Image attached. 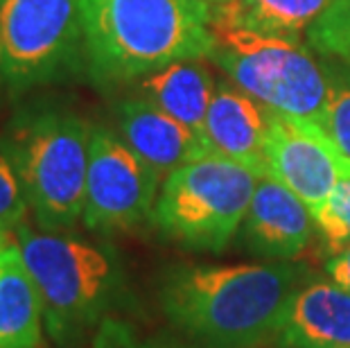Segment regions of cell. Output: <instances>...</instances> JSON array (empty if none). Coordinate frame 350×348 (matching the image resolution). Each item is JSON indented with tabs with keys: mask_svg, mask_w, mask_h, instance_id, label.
Returning a JSON list of instances; mask_svg holds the SVG:
<instances>
[{
	"mask_svg": "<svg viewBox=\"0 0 350 348\" xmlns=\"http://www.w3.org/2000/svg\"><path fill=\"white\" fill-rule=\"evenodd\" d=\"M305 269L287 260L181 265L161 283V308L176 328L208 348H249L280 332Z\"/></svg>",
	"mask_w": 350,
	"mask_h": 348,
	"instance_id": "cell-1",
	"label": "cell"
},
{
	"mask_svg": "<svg viewBox=\"0 0 350 348\" xmlns=\"http://www.w3.org/2000/svg\"><path fill=\"white\" fill-rule=\"evenodd\" d=\"M84 64L102 86L138 81L215 48L208 0H81Z\"/></svg>",
	"mask_w": 350,
	"mask_h": 348,
	"instance_id": "cell-2",
	"label": "cell"
},
{
	"mask_svg": "<svg viewBox=\"0 0 350 348\" xmlns=\"http://www.w3.org/2000/svg\"><path fill=\"white\" fill-rule=\"evenodd\" d=\"M14 235L39 292L48 337L57 348L91 342L126 296L124 267L116 249L59 231H36L27 222H21Z\"/></svg>",
	"mask_w": 350,
	"mask_h": 348,
	"instance_id": "cell-3",
	"label": "cell"
},
{
	"mask_svg": "<svg viewBox=\"0 0 350 348\" xmlns=\"http://www.w3.org/2000/svg\"><path fill=\"white\" fill-rule=\"evenodd\" d=\"M91 131L72 111L41 109L14 122L3 145L43 231L62 233L81 219Z\"/></svg>",
	"mask_w": 350,
	"mask_h": 348,
	"instance_id": "cell-4",
	"label": "cell"
},
{
	"mask_svg": "<svg viewBox=\"0 0 350 348\" xmlns=\"http://www.w3.org/2000/svg\"><path fill=\"white\" fill-rule=\"evenodd\" d=\"M213 34L208 59L235 86L278 113L323 127L327 72L310 46L230 27H213Z\"/></svg>",
	"mask_w": 350,
	"mask_h": 348,
	"instance_id": "cell-5",
	"label": "cell"
},
{
	"mask_svg": "<svg viewBox=\"0 0 350 348\" xmlns=\"http://www.w3.org/2000/svg\"><path fill=\"white\" fill-rule=\"evenodd\" d=\"M258 179L240 163L206 154L163 179L152 219L165 238L217 254L242 226Z\"/></svg>",
	"mask_w": 350,
	"mask_h": 348,
	"instance_id": "cell-6",
	"label": "cell"
},
{
	"mask_svg": "<svg viewBox=\"0 0 350 348\" xmlns=\"http://www.w3.org/2000/svg\"><path fill=\"white\" fill-rule=\"evenodd\" d=\"M84 66L81 0H0V81L14 93Z\"/></svg>",
	"mask_w": 350,
	"mask_h": 348,
	"instance_id": "cell-7",
	"label": "cell"
},
{
	"mask_svg": "<svg viewBox=\"0 0 350 348\" xmlns=\"http://www.w3.org/2000/svg\"><path fill=\"white\" fill-rule=\"evenodd\" d=\"M161 176L124 143L120 134L95 124L81 222L98 233L129 231L154 215Z\"/></svg>",
	"mask_w": 350,
	"mask_h": 348,
	"instance_id": "cell-8",
	"label": "cell"
},
{
	"mask_svg": "<svg viewBox=\"0 0 350 348\" xmlns=\"http://www.w3.org/2000/svg\"><path fill=\"white\" fill-rule=\"evenodd\" d=\"M267 161L269 176L301 197L312 213L321 209L344 176H350V159L323 127L273 109H269Z\"/></svg>",
	"mask_w": 350,
	"mask_h": 348,
	"instance_id": "cell-9",
	"label": "cell"
},
{
	"mask_svg": "<svg viewBox=\"0 0 350 348\" xmlns=\"http://www.w3.org/2000/svg\"><path fill=\"white\" fill-rule=\"evenodd\" d=\"M244 244L271 260H292L312 242L317 219L310 206L273 176H260L247 217Z\"/></svg>",
	"mask_w": 350,
	"mask_h": 348,
	"instance_id": "cell-10",
	"label": "cell"
},
{
	"mask_svg": "<svg viewBox=\"0 0 350 348\" xmlns=\"http://www.w3.org/2000/svg\"><path fill=\"white\" fill-rule=\"evenodd\" d=\"M267 131L269 107L244 93L240 86L217 81L204 122L208 152L240 163L258 176H269Z\"/></svg>",
	"mask_w": 350,
	"mask_h": 348,
	"instance_id": "cell-11",
	"label": "cell"
},
{
	"mask_svg": "<svg viewBox=\"0 0 350 348\" xmlns=\"http://www.w3.org/2000/svg\"><path fill=\"white\" fill-rule=\"evenodd\" d=\"M118 131L161 179L185 163L211 154L204 138L143 95L118 105Z\"/></svg>",
	"mask_w": 350,
	"mask_h": 348,
	"instance_id": "cell-12",
	"label": "cell"
},
{
	"mask_svg": "<svg viewBox=\"0 0 350 348\" xmlns=\"http://www.w3.org/2000/svg\"><path fill=\"white\" fill-rule=\"evenodd\" d=\"M278 335L289 348H350V292L334 280L301 287Z\"/></svg>",
	"mask_w": 350,
	"mask_h": 348,
	"instance_id": "cell-13",
	"label": "cell"
},
{
	"mask_svg": "<svg viewBox=\"0 0 350 348\" xmlns=\"http://www.w3.org/2000/svg\"><path fill=\"white\" fill-rule=\"evenodd\" d=\"M217 81L204 59H185L138 79V91L204 138V122Z\"/></svg>",
	"mask_w": 350,
	"mask_h": 348,
	"instance_id": "cell-14",
	"label": "cell"
},
{
	"mask_svg": "<svg viewBox=\"0 0 350 348\" xmlns=\"http://www.w3.org/2000/svg\"><path fill=\"white\" fill-rule=\"evenodd\" d=\"M43 310L18 242L0 256V348H41Z\"/></svg>",
	"mask_w": 350,
	"mask_h": 348,
	"instance_id": "cell-15",
	"label": "cell"
},
{
	"mask_svg": "<svg viewBox=\"0 0 350 348\" xmlns=\"http://www.w3.org/2000/svg\"><path fill=\"white\" fill-rule=\"evenodd\" d=\"M334 0H226L213 7V27L301 41Z\"/></svg>",
	"mask_w": 350,
	"mask_h": 348,
	"instance_id": "cell-16",
	"label": "cell"
},
{
	"mask_svg": "<svg viewBox=\"0 0 350 348\" xmlns=\"http://www.w3.org/2000/svg\"><path fill=\"white\" fill-rule=\"evenodd\" d=\"M327 72V107L323 129L334 145L350 159V62L325 59Z\"/></svg>",
	"mask_w": 350,
	"mask_h": 348,
	"instance_id": "cell-17",
	"label": "cell"
},
{
	"mask_svg": "<svg viewBox=\"0 0 350 348\" xmlns=\"http://www.w3.org/2000/svg\"><path fill=\"white\" fill-rule=\"evenodd\" d=\"M305 41L325 59L350 62V0H334L308 27Z\"/></svg>",
	"mask_w": 350,
	"mask_h": 348,
	"instance_id": "cell-18",
	"label": "cell"
},
{
	"mask_svg": "<svg viewBox=\"0 0 350 348\" xmlns=\"http://www.w3.org/2000/svg\"><path fill=\"white\" fill-rule=\"evenodd\" d=\"M314 219L330 254L350 247V176H344L332 188L321 209L314 213Z\"/></svg>",
	"mask_w": 350,
	"mask_h": 348,
	"instance_id": "cell-19",
	"label": "cell"
},
{
	"mask_svg": "<svg viewBox=\"0 0 350 348\" xmlns=\"http://www.w3.org/2000/svg\"><path fill=\"white\" fill-rule=\"evenodd\" d=\"M88 348H188L165 335H143L136 325L111 317L91 337Z\"/></svg>",
	"mask_w": 350,
	"mask_h": 348,
	"instance_id": "cell-20",
	"label": "cell"
},
{
	"mask_svg": "<svg viewBox=\"0 0 350 348\" xmlns=\"http://www.w3.org/2000/svg\"><path fill=\"white\" fill-rule=\"evenodd\" d=\"M27 211L29 206L23 192V183L18 179L12 157L0 145V226L14 231L21 222H25Z\"/></svg>",
	"mask_w": 350,
	"mask_h": 348,
	"instance_id": "cell-21",
	"label": "cell"
},
{
	"mask_svg": "<svg viewBox=\"0 0 350 348\" xmlns=\"http://www.w3.org/2000/svg\"><path fill=\"white\" fill-rule=\"evenodd\" d=\"M325 273L330 280L350 292V247L341 249L339 254H332L330 260L325 263Z\"/></svg>",
	"mask_w": 350,
	"mask_h": 348,
	"instance_id": "cell-22",
	"label": "cell"
},
{
	"mask_svg": "<svg viewBox=\"0 0 350 348\" xmlns=\"http://www.w3.org/2000/svg\"><path fill=\"white\" fill-rule=\"evenodd\" d=\"M14 242H16V235H14V231H12V228H7V226H0V256H3L5 251L10 249Z\"/></svg>",
	"mask_w": 350,
	"mask_h": 348,
	"instance_id": "cell-23",
	"label": "cell"
},
{
	"mask_svg": "<svg viewBox=\"0 0 350 348\" xmlns=\"http://www.w3.org/2000/svg\"><path fill=\"white\" fill-rule=\"evenodd\" d=\"M208 3H226V0H208Z\"/></svg>",
	"mask_w": 350,
	"mask_h": 348,
	"instance_id": "cell-24",
	"label": "cell"
}]
</instances>
